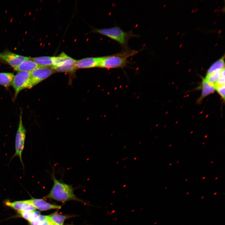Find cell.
Returning a JSON list of instances; mask_svg holds the SVG:
<instances>
[{"instance_id": "1", "label": "cell", "mask_w": 225, "mask_h": 225, "mask_svg": "<svg viewBox=\"0 0 225 225\" xmlns=\"http://www.w3.org/2000/svg\"><path fill=\"white\" fill-rule=\"evenodd\" d=\"M52 167V172L50 175L53 181V185L49 192L45 198L62 202L69 200L82 202L74 194V189L72 185L67 184L62 180L56 178L54 168Z\"/></svg>"}, {"instance_id": "2", "label": "cell", "mask_w": 225, "mask_h": 225, "mask_svg": "<svg viewBox=\"0 0 225 225\" xmlns=\"http://www.w3.org/2000/svg\"><path fill=\"white\" fill-rule=\"evenodd\" d=\"M138 51L126 48L117 53L102 57L98 67L108 69L123 68L129 63L128 58Z\"/></svg>"}, {"instance_id": "3", "label": "cell", "mask_w": 225, "mask_h": 225, "mask_svg": "<svg viewBox=\"0 0 225 225\" xmlns=\"http://www.w3.org/2000/svg\"><path fill=\"white\" fill-rule=\"evenodd\" d=\"M94 32L106 36L118 42L126 48L129 40L138 35L134 34L132 30L125 31L118 27L115 26L108 28L94 29Z\"/></svg>"}, {"instance_id": "4", "label": "cell", "mask_w": 225, "mask_h": 225, "mask_svg": "<svg viewBox=\"0 0 225 225\" xmlns=\"http://www.w3.org/2000/svg\"><path fill=\"white\" fill-rule=\"evenodd\" d=\"M22 113L21 112L18 126L16 132L15 140V152L12 158L16 156L19 157L21 162L24 168V165L22 158V153L24 148L26 138V130L22 121Z\"/></svg>"}, {"instance_id": "5", "label": "cell", "mask_w": 225, "mask_h": 225, "mask_svg": "<svg viewBox=\"0 0 225 225\" xmlns=\"http://www.w3.org/2000/svg\"><path fill=\"white\" fill-rule=\"evenodd\" d=\"M11 85L15 90L14 99H15L21 90L26 88H31L30 72H18L14 76Z\"/></svg>"}, {"instance_id": "6", "label": "cell", "mask_w": 225, "mask_h": 225, "mask_svg": "<svg viewBox=\"0 0 225 225\" xmlns=\"http://www.w3.org/2000/svg\"><path fill=\"white\" fill-rule=\"evenodd\" d=\"M54 72L51 68L41 67L30 72L31 88L45 79Z\"/></svg>"}, {"instance_id": "7", "label": "cell", "mask_w": 225, "mask_h": 225, "mask_svg": "<svg viewBox=\"0 0 225 225\" xmlns=\"http://www.w3.org/2000/svg\"><path fill=\"white\" fill-rule=\"evenodd\" d=\"M29 58L9 51L0 53V59L5 61L14 68Z\"/></svg>"}, {"instance_id": "8", "label": "cell", "mask_w": 225, "mask_h": 225, "mask_svg": "<svg viewBox=\"0 0 225 225\" xmlns=\"http://www.w3.org/2000/svg\"><path fill=\"white\" fill-rule=\"evenodd\" d=\"M27 202L33 206L36 209L40 211H45L52 209H60V206L50 203L43 199L32 198L26 200Z\"/></svg>"}, {"instance_id": "9", "label": "cell", "mask_w": 225, "mask_h": 225, "mask_svg": "<svg viewBox=\"0 0 225 225\" xmlns=\"http://www.w3.org/2000/svg\"><path fill=\"white\" fill-rule=\"evenodd\" d=\"M5 205L19 212L32 211L36 209L31 204L28 202L26 200L15 201L11 202L6 201Z\"/></svg>"}, {"instance_id": "10", "label": "cell", "mask_w": 225, "mask_h": 225, "mask_svg": "<svg viewBox=\"0 0 225 225\" xmlns=\"http://www.w3.org/2000/svg\"><path fill=\"white\" fill-rule=\"evenodd\" d=\"M102 57L87 58L76 60V68H84L98 67Z\"/></svg>"}, {"instance_id": "11", "label": "cell", "mask_w": 225, "mask_h": 225, "mask_svg": "<svg viewBox=\"0 0 225 225\" xmlns=\"http://www.w3.org/2000/svg\"><path fill=\"white\" fill-rule=\"evenodd\" d=\"M201 88V93L198 100V102H200L204 98L215 91L214 85L208 81L205 78H202Z\"/></svg>"}, {"instance_id": "12", "label": "cell", "mask_w": 225, "mask_h": 225, "mask_svg": "<svg viewBox=\"0 0 225 225\" xmlns=\"http://www.w3.org/2000/svg\"><path fill=\"white\" fill-rule=\"evenodd\" d=\"M39 67H41L29 58L14 68L15 70L19 72H31Z\"/></svg>"}, {"instance_id": "13", "label": "cell", "mask_w": 225, "mask_h": 225, "mask_svg": "<svg viewBox=\"0 0 225 225\" xmlns=\"http://www.w3.org/2000/svg\"><path fill=\"white\" fill-rule=\"evenodd\" d=\"M30 58L40 67H52V57L41 56Z\"/></svg>"}, {"instance_id": "14", "label": "cell", "mask_w": 225, "mask_h": 225, "mask_svg": "<svg viewBox=\"0 0 225 225\" xmlns=\"http://www.w3.org/2000/svg\"><path fill=\"white\" fill-rule=\"evenodd\" d=\"M224 75L225 68H224L206 74L204 78L208 81L214 85L220 78Z\"/></svg>"}, {"instance_id": "15", "label": "cell", "mask_w": 225, "mask_h": 225, "mask_svg": "<svg viewBox=\"0 0 225 225\" xmlns=\"http://www.w3.org/2000/svg\"><path fill=\"white\" fill-rule=\"evenodd\" d=\"M47 216L48 219L54 225H63L65 220L69 217L67 215H61L56 212Z\"/></svg>"}, {"instance_id": "16", "label": "cell", "mask_w": 225, "mask_h": 225, "mask_svg": "<svg viewBox=\"0 0 225 225\" xmlns=\"http://www.w3.org/2000/svg\"><path fill=\"white\" fill-rule=\"evenodd\" d=\"M14 75L11 72L0 73V85L6 87L12 84Z\"/></svg>"}, {"instance_id": "17", "label": "cell", "mask_w": 225, "mask_h": 225, "mask_svg": "<svg viewBox=\"0 0 225 225\" xmlns=\"http://www.w3.org/2000/svg\"><path fill=\"white\" fill-rule=\"evenodd\" d=\"M70 58V57L63 52L58 56L52 57V68L61 66L66 60Z\"/></svg>"}, {"instance_id": "18", "label": "cell", "mask_w": 225, "mask_h": 225, "mask_svg": "<svg viewBox=\"0 0 225 225\" xmlns=\"http://www.w3.org/2000/svg\"><path fill=\"white\" fill-rule=\"evenodd\" d=\"M224 58V56H223L214 62L208 70L207 74H209L214 71L225 68Z\"/></svg>"}, {"instance_id": "19", "label": "cell", "mask_w": 225, "mask_h": 225, "mask_svg": "<svg viewBox=\"0 0 225 225\" xmlns=\"http://www.w3.org/2000/svg\"><path fill=\"white\" fill-rule=\"evenodd\" d=\"M76 68V63L66 64L62 66L54 67L52 69L55 71L60 72H70L74 70Z\"/></svg>"}, {"instance_id": "20", "label": "cell", "mask_w": 225, "mask_h": 225, "mask_svg": "<svg viewBox=\"0 0 225 225\" xmlns=\"http://www.w3.org/2000/svg\"><path fill=\"white\" fill-rule=\"evenodd\" d=\"M38 225H54L48 218L47 215H40Z\"/></svg>"}]
</instances>
